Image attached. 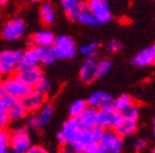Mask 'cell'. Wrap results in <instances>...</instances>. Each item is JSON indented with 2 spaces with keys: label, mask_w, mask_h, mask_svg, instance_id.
<instances>
[{
  "label": "cell",
  "mask_w": 155,
  "mask_h": 153,
  "mask_svg": "<svg viewBox=\"0 0 155 153\" xmlns=\"http://www.w3.org/2000/svg\"><path fill=\"white\" fill-rule=\"evenodd\" d=\"M51 89H52L51 81L48 80V78H44V77L40 79V80L37 83L36 86H35V90L44 96L48 95V94L51 92Z\"/></svg>",
  "instance_id": "cell-29"
},
{
  "label": "cell",
  "mask_w": 155,
  "mask_h": 153,
  "mask_svg": "<svg viewBox=\"0 0 155 153\" xmlns=\"http://www.w3.org/2000/svg\"><path fill=\"white\" fill-rule=\"evenodd\" d=\"M61 5L70 20H77L78 16L84 8L82 0H61Z\"/></svg>",
  "instance_id": "cell-20"
},
{
  "label": "cell",
  "mask_w": 155,
  "mask_h": 153,
  "mask_svg": "<svg viewBox=\"0 0 155 153\" xmlns=\"http://www.w3.org/2000/svg\"><path fill=\"white\" fill-rule=\"evenodd\" d=\"M134 105V100L131 96L128 94H122L117 98L112 101V108L115 110L116 113L123 114L126 109H128L129 107Z\"/></svg>",
  "instance_id": "cell-22"
},
{
  "label": "cell",
  "mask_w": 155,
  "mask_h": 153,
  "mask_svg": "<svg viewBox=\"0 0 155 153\" xmlns=\"http://www.w3.org/2000/svg\"><path fill=\"white\" fill-rule=\"evenodd\" d=\"M111 61L109 59H101L99 62L96 64V69H97V75L98 77L104 76V75L108 74L111 70Z\"/></svg>",
  "instance_id": "cell-30"
},
{
  "label": "cell",
  "mask_w": 155,
  "mask_h": 153,
  "mask_svg": "<svg viewBox=\"0 0 155 153\" xmlns=\"http://www.w3.org/2000/svg\"><path fill=\"white\" fill-rule=\"evenodd\" d=\"M26 153H48V151L42 146H31Z\"/></svg>",
  "instance_id": "cell-37"
},
{
  "label": "cell",
  "mask_w": 155,
  "mask_h": 153,
  "mask_svg": "<svg viewBox=\"0 0 155 153\" xmlns=\"http://www.w3.org/2000/svg\"><path fill=\"white\" fill-rule=\"evenodd\" d=\"M8 2H9V0H0V5H1V7H5Z\"/></svg>",
  "instance_id": "cell-42"
},
{
  "label": "cell",
  "mask_w": 155,
  "mask_h": 153,
  "mask_svg": "<svg viewBox=\"0 0 155 153\" xmlns=\"http://www.w3.org/2000/svg\"><path fill=\"white\" fill-rule=\"evenodd\" d=\"M9 122H10L9 117H8L7 111H5L3 101H2V98H1V100H0V127L5 129L7 125L9 124Z\"/></svg>",
  "instance_id": "cell-33"
},
{
  "label": "cell",
  "mask_w": 155,
  "mask_h": 153,
  "mask_svg": "<svg viewBox=\"0 0 155 153\" xmlns=\"http://www.w3.org/2000/svg\"><path fill=\"white\" fill-rule=\"evenodd\" d=\"M153 134H154V137H155V119H154V122H153Z\"/></svg>",
  "instance_id": "cell-43"
},
{
  "label": "cell",
  "mask_w": 155,
  "mask_h": 153,
  "mask_svg": "<svg viewBox=\"0 0 155 153\" xmlns=\"http://www.w3.org/2000/svg\"><path fill=\"white\" fill-rule=\"evenodd\" d=\"M56 60L55 56H54L53 52H52L51 47L48 48V50H46V53H45V56H44L43 60H42V63L45 65H51L54 63V61Z\"/></svg>",
  "instance_id": "cell-35"
},
{
  "label": "cell",
  "mask_w": 155,
  "mask_h": 153,
  "mask_svg": "<svg viewBox=\"0 0 155 153\" xmlns=\"http://www.w3.org/2000/svg\"><path fill=\"white\" fill-rule=\"evenodd\" d=\"M86 7L99 24H104L111 20V10L106 0H90L86 3Z\"/></svg>",
  "instance_id": "cell-8"
},
{
  "label": "cell",
  "mask_w": 155,
  "mask_h": 153,
  "mask_svg": "<svg viewBox=\"0 0 155 153\" xmlns=\"http://www.w3.org/2000/svg\"><path fill=\"white\" fill-rule=\"evenodd\" d=\"M26 125L28 129L34 130V131L39 130L41 127L40 122H39V119H38V115H37L36 113H31L26 118Z\"/></svg>",
  "instance_id": "cell-31"
},
{
  "label": "cell",
  "mask_w": 155,
  "mask_h": 153,
  "mask_svg": "<svg viewBox=\"0 0 155 153\" xmlns=\"http://www.w3.org/2000/svg\"><path fill=\"white\" fill-rule=\"evenodd\" d=\"M147 145H148V142H147V140L144 138H138L136 139L135 142H134V149L137 152H140L147 147Z\"/></svg>",
  "instance_id": "cell-36"
},
{
  "label": "cell",
  "mask_w": 155,
  "mask_h": 153,
  "mask_svg": "<svg viewBox=\"0 0 155 153\" xmlns=\"http://www.w3.org/2000/svg\"><path fill=\"white\" fill-rule=\"evenodd\" d=\"M102 132H104V130L99 126H96L91 130L82 129L75 138V140L71 144L72 150H74L78 153H83L86 149L99 142Z\"/></svg>",
  "instance_id": "cell-1"
},
{
  "label": "cell",
  "mask_w": 155,
  "mask_h": 153,
  "mask_svg": "<svg viewBox=\"0 0 155 153\" xmlns=\"http://www.w3.org/2000/svg\"><path fill=\"white\" fill-rule=\"evenodd\" d=\"M57 140H58V142L61 145V146H65V145H67V144H66L65 137H64V135H63V133H61V132H59V133L57 134Z\"/></svg>",
  "instance_id": "cell-39"
},
{
  "label": "cell",
  "mask_w": 155,
  "mask_h": 153,
  "mask_svg": "<svg viewBox=\"0 0 155 153\" xmlns=\"http://www.w3.org/2000/svg\"><path fill=\"white\" fill-rule=\"evenodd\" d=\"M86 108H87L86 101L82 100V98L75 100L70 105V107H69V115H70L71 118H78Z\"/></svg>",
  "instance_id": "cell-26"
},
{
  "label": "cell",
  "mask_w": 155,
  "mask_h": 153,
  "mask_svg": "<svg viewBox=\"0 0 155 153\" xmlns=\"http://www.w3.org/2000/svg\"><path fill=\"white\" fill-rule=\"evenodd\" d=\"M54 39H55V36H54L53 32L48 31V30H41V31L36 32L29 40V42H30V46L50 48L53 45Z\"/></svg>",
  "instance_id": "cell-19"
},
{
  "label": "cell",
  "mask_w": 155,
  "mask_h": 153,
  "mask_svg": "<svg viewBox=\"0 0 155 153\" xmlns=\"http://www.w3.org/2000/svg\"><path fill=\"white\" fill-rule=\"evenodd\" d=\"M3 96H5V92H3L2 85H1V83H0V100H1V98H3Z\"/></svg>",
  "instance_id": "cell-41"
},
{
  "label": "cell",
  "mask_w": 155,
  "mask_h": 153,
  "mask_svg": "<svg viewBox=\"0 0 155 153\" xmlns=\"http://www.w3.org/2000/svg\"><path fill=\"white\" fill-rule=\"evenodd\" d=\"M22 103L27 113H36L45 104V96L37 92L36 90H30L22 98Z\"/></svg>",
  "instance_id": "cell-13"
},
{
  "label": "cell",
  "mask_w": 155,
  "mask_h": 153,
  "mask_svg": "<svg viewBox=\"0 0 155 153\" xmlns=\"http://www.w3.org/2000/svg\"><path fill=\"white\" fill-rule=\"evenodd\" d=\"M77 119L81 129H94L98 126V110L92 107H87Z\"/></svg>",
  "instance_id": "cell-17"
},
{
  "label": "cell",
  "mask_w": 155,
  "mask_h": 153,
  "mask_svg": "<svg viewBox=\"0 0 155 153\" xmlns=\"http://www.w3.org/2000/svg\"><path fill=\"white\" fill-rule=\"evenodd\" d=\"M56 59H71L77 53L74 40L69 36H59L54 39L53 45L51 46Z\"/></svg>",
  "instance_id": "cell-3"
},
{
  "label": "cell",
  "mask_w": 155,
  "mask_h": 153,
  "mask_svg": "<svg viewBox=\"0 0 155 153\" xmlns=\"http://www.w3.org/2000/svg\"><path fill=\"white\" fill-rule=\"evenodd\" d=\"M151 153H155V148L153 149V150H152V152H151Z\"/></svg>",
  "instance_id": "cell-47"
},
{
  "label": "cell",
  "mask_w": 155,
  "mask_h": 153,
  "mask_svg": "<svg viewBox=\"0 0 155 153\" xmlns=\"http://www.w3.org/2000/svg\"><path fill=\"white\" fill-rule=\"evenodd\" d=\"M154 63H155V62H154Z\"/></svg>",
  "instance_id": "cell-49"
},
{
  "label": "cell",
  "mask_w": 155,
  "mask_h": 153,
  "mask_svg": "<svg viewBox=\"0 0 155 153\" xmlns=\"http://www.w3.org/2000/svg\"><path fill=\"white\" fill-rule=\"evenodd\" d=\"M113 98L111 94L107 93L104 91H95L86 98V104L88 107L95 108V109H101L112 104Z\"/></svg>",
  "instance_id": "cell-14"
},
{
  "label": "cell",
  "mask_w": 155,
  "mask_h": 153,
  "mask_svg": "<svg viewBox=\"0 0 155 153\" xmlns=\"http://www.w3.org/2000/svg\"><path fill=\"white\" fill-rule=\"evenodd\" d=\"M83 153H104V150H102L99 145L96 144V145H94V146L90 147L88 149H86Z\"/></svg>",
  "instance_id": "cell-38"
},
{
  "label": "cell",
  "mask_w": 155,
  "mask_h": 153,
  "mask_svg": "<svg viewBox=\"0 0 155 153\" xmlns=\"http://www.w3.org/2000/svg\"><path fill=\"white\" fill-rule=\"evenodd\" d=\"M123 48V44L117 40H111L109 43L106 45V49L111 54L117 53Z\"/></svg>",
  "instance_id": "cell-34"
},
{
  "label": "cell",
  "mask_w": 155,
  "mask_h": 153,
  "mask_svg": "<svg viewBox=\"0 0 155 153\" xmlns=\"http://www.w3.org/2000/svg\"><path fill=\"white\" fill-rule=\"evenodd\" d=\"M40 18H41L42 23L45 25H51L52 23H54L56 18V13L52 3H42L41 8H40Z\"/></svg>",
  "instance_id": "cell-23"
},
{
  "label": "cell",
  "mask_w": 155,
  "mask_h": 153,
  "mask_svg": "<svg viewBox=\"0 0 155 153\" xmlns=\"http://www.w3.org/2000/svg\"><path fill=\"white\" fill-rule=\"evenodd\" d=\"M97 48H98V43L96 42H91V43L84 44L81 46L80 52L85 55L87 58H92V59H96L97 57Z\"/></svg>",
  "instance_id": "cell-28"
},
{
  "label": "cell",
  "mask_w": 155,
  "mask_h": 153,
  "mask_svg": "<svg viewBox=\"0 0 155 153\" xmlns=\"http://www.w3.org/2000/svg\"><path fill=\"white\" fill-rule=\"evenodd\" d=\"M96 61L92 58H87L82 64L79 72L80 80L84 84H91L95 79L98 77L97 75V69H96Z\"/></svg>",
  "instance_id": "cell-16"
},
{
  "label": "cell",
  "mask_w": 155,
  "mask_h": 153,
  "mask_svg": "<svg viewBox=\"0 0 155 153\" xmlns=\"http://www.w3.org/2000/svg\"><path fill=\"white\" fill-rule=\"evenodd\" d=\"M82 1H87V2H88V1H90V0H82Z\"/></svg>",
  "instance_id": "cell-48"
},
{
  "label": "cell",
  "mask_w": 155,
  "mask_h": 153,
  "mask_svg": "<svg viewBox=\"0 0 155 153\" xmlns=\"http://www.w3.org/2000/svg\"><path fill=\"white\" fill-rule=\"evenodd\" d=\"M9 134L11 153H26L28 149L32 146L30 133L25 126L15 127Z\"/></svg>",
  "instance_id": "cell-2"
},
{
  "label": "cell",
  "mask_w": 155,
  "mask_h": 153,
  "mask_svg": "<svg viewBox=\"0 0 155 153\" xmlns=\"http://www.w3.org/2000/svg\"><path fill=\"white\" fill-rule=\"evenodd\" d=\"M1 85H2L5 95L12 96V98H16L19 100H22L31 90V88L26 86L15 75H8V77H5L1 81Z\"/></svg>",
  "instance_id": "cell-4"
},
{
  "label": "cell",
  "mask_w": 155,
  "mask_h": 153,
  "mask_svg": "<svg viewBox=\"0 0 155 153\" xmlns=\"http://www.w3.org/2000/svg\"><path fill=\"white\" fill-rule=\"evenodd\" d=\"M77 22L84 25V26H98L99 25V23L97 22V19L94 17V15L90 12V10L87 9L86 5H84V8L78 16Z\"/></svg>",
  "instance_id": "cell-25"
},
{
  "label": "cell",
  "mask_w": 155,
  "mask_h": 153,
  "mask_svg": "<svg viewBox=\"0 0 155 153\" xmlns=\"http://www.w3.org/2000/svg\"><path fill=\"white\" fill-rule=\"evenodd\" d=\"M0 55H1V61H2V67H1L0 74L11 75L18 67L22 52L21 50L8 49L2 52Z\"/></svg>",
  "instance_id": "cell-10"
},
{
  "label": "cell",
  "mask_w": 155,
  "mask_h": 153,
  "mask_svg": "<svg viewBox=\"0 0 155 153\" xmlns=\"http://www.w3.org/2000/svg\"><path fill=\"white\" fill-rule=\"evenodd\" d=\"M122 114L116 113L112 106H107L98 110V126L102 130H112L119 123Z\"/></svg>",
  "instance_id": "cell-11"
},
{
  "label": "cell",
  "mask_w": 155,
  "mask_h": 153,
  "mask_svg": "<svg viewBox=\"0 0 155 153\" xmlns=\"http://www.w3.org/2000/svg\"><path fill=\"white\" fill-rule=\"evenodd\" d=\"M26 24L22 18L16 17L8 20L1 30V36L7 41H16L24 36Z\"/></svg>",
  "instance_id": "cell-6"
},
{
  "label": "cell",
  "mask_w": 155,
  "mask_h": 153,
  "mask_svg": "<svg viewBox=\"0 0 155 153\" xmlns=\"http://www.w3.org/2000/svg\"><path fill=\"white\" fill-rule=\"evenodd\" d=\"M136 67H148L155 62V44L143 48L134 56L131 60Z\"/></svg>",
  "instance_id": "cell-15"
},
{
  "label": "cell",
  "mask_w": 155,
  "mask_h": 153,
  "mask_svg": "<svg viewBox=\"0 0 155 153\" xmlns=\"http://www.w3.org/2000/svg\"><path fill=\"white\" fill-rule=\"evenodd\" d=\"M38 111L39 113L37 114V115H38L39 122H40V125H41V127H42L51 121L52 117H53V113H54L53 106H52L51 104H44Z\"/></svg>",
  "instance_id": "cell-24"
},
{
  "label": "cell",
  "mask_w": 155,
  "mask_h": 153,
  "mask_svg": "<svg viewBox=\"0 0 155 153\" xmlns=\"http://www.w3.org/2000/svg\"><path fill=\"white\" fill-rule=\"evenodd\" d=\"M81 130L82 129H81L77 118L70 117L68 120H66L63 125V130L61 131L63 133L64 137H65L66 144H72L73 141L75 140V138H77V136L79 135Z\"/></svg>",
  "instance_id": "cell-18"
},
{
  "label": "cell",
  "mask_w": 155,
  "mask_h": 153,
  "mask_svg": "<svg viewBox=\"0 0 155 153\" xmlns=\"http://www.w3.org/2000/svg\"><path fill=\"white\" fill-rule=\"evenodd\" d=\"M57 153H78V152H75L72 149H61V150H59Z\"/></svg>",
  "instance_id": "cell-40"
},
{
  "label": "cell",
  "mask_w": 155,
  "mask_h": 153,
  "mask_svg": "<svg viewBox=\"0 0 155 153\" xmlns=\"http://www.w3.org/2000/svg\"><path fill=\"white\" fill-rule=\"evenodd\" d=\"M2 101L10 121H18V120H22L23 118L26 117L27 111L23 105L22 100L5 95Z\"/></svg>",
  "instance_id": "cell-9"
},
{
  "label": "cell",
  "mask_w": 155,
  "mask_h": 153,
  "mask_svg": "<svg viewBox=\"0 0 155 153\" xmlns=\"http://www.w3.org/2000/svg\"><path fill=\"white\" fill-rule=\"evenodd\" d=\"M104 153H117V152H110V151H104Z\"/></svg>",
  "instance_id": "cell-46"
},
{
  "label": "cell",
  "mask_w": 155,
  "mask_h": 153,
  "mask_svg": "<svg viewBox=\"0 0 155 153\" xmlns=\"http://www.w3.org/2000/svg\"><path fill=\"white\" fill-rule=\"evenodd\" d=\"M123 117L128 120H133V121H137L139 118V110L137 108V106L133 105L131 107H129L128 109H126L123 114Z\"/></svg>",
  "instance_id": "cell-32"
},
{
  "label": "cell",
  "mask_w": 155,
  "mask_h": 153,
  "mask_svg": "<svg viewBox=\"0 0 155 153\" xmlns=\"http://www.w3.org/2000/svg\"><path fill=\"white\" fill-rule=\"evenodd\" d=\"M32 2H41V1H43V0H31Z\"/></svg>",
  "instance_id": "cell-45"
},
{
  "label": "cell",
  "mask_w": 155,
  "mask_h": 153,
  "mask_svg": "<svg viewBox=\"0 0 155 153\" xmlns=\"http://www.w3.org/2000/svg\"><path fill=\"white\" fill-rule=\"evenodd\" d=\"M15 76L29 88H32L40 79L43 78V72L39 67H24V69H17Z\"/></svg>",
  "instance_id": "cell-12"
},
{
  "label": "cell",
  "mask_w": 155,
  "mask_h": 153,
  "mask_svg": "<svg viewBox=\"0 0 155 153\" xmlns=\"http://www.w3.org/2000/svg\"><path fill=\"white\" fill-rule=\"evenodd\" d=\"M1 67H2V61H1V55H0V71H1Z\"/></svg>",
  "instance_id": "cell-44"
},
{
  "label": "cell",
  "mask_w": 155,
  "mask_h": 153,
  "mask_svg": "<svg viewBox=\"0 0 155 153\" xmlns=\"http://www.w3.org/2000/svg\"><path fill=\"white\" fill-rule=\"evenodd\" d=\"M48 48L39 47V46H30L25 52H22L21 60H19L17 69H24V67H39L42 63L44 56Z\"/></svg>",
  "instance_id": "cell-5"
},
{
  "label": "cell",
  "mask_w": 155,
  "mask_h": 153,
  "mask_svg": "<svg viewBox=\"0 0 155 153\" xmlns=\"http://www.w3.org/2000/svg\"><path fill=\"white\" fill-rule=\"evenodd\" d=\"M98 145L104 151L120 153L123 148V137L120 136L114 130H104Z\"/></svg>",
  "instance_id": "cell-7"
},
{
  "label": "cell",
  "mask_w": 155,
  "mask_h": 153,
  "mask_svg": "<svg viewBox=\"0 0 155 153\" xmlns=\"http://www.w3.org/2000/svg\"><path fill=\"white\" fill-rule=\"evenodd\" d=\"M0 153H11L10 151V134L5 129L0 127Z\"/></svg>",
  "instance_id": "cell-27"
},
{
  "label": "cell",
  "mask_w": 155,
  "mask_h": 153,
  "mask_svg": "<svg viewBox=\"0 0 155 153\" xmlns=\"http://www.w3.org/2000/svg\"><path fill=\"white\" fill-rule=\"evenodd\" d=\"M114 131L117 133L121 137H127L130 136L137 131V121H133V120H128L123 117L122 115L121 120L119 123L115 125Z\"/></svg>",
  "instance_id": "cell-21"
}]
</instances>
